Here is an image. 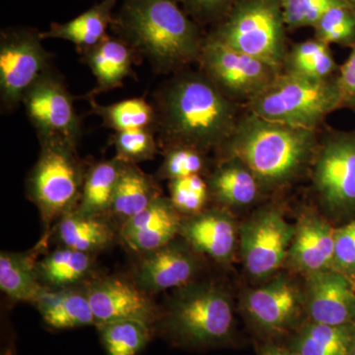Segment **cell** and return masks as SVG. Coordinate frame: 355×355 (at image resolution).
Segmentation results:
<instances>
[{
    "mask_svg": "<svg viewBox=\"0 0 355 355\" xmlns=\"http://www.w3.org/2000/svg\"><path fill=\"white\" fill-rule=\"evenodd\" d=\"M159 146L181 144L203 153L222 147L238 123L234 103L202 71H179L154 94Z\"/></svg>",
    "mask_w": 355,
    "mask_h": 355,
    "instance_id": "6da1fadb",
    "label": "cell"
},
{
    "mask_svg": "<svg viewBox=\"0 0 355 355\" xmlns=\"http://www.w3.org/2000/svg\"><path fill=\"white\" fill-rule=\"evenodd\" d=\"M111 30L160 74L198 62L205 39L176 0H123Z\"/></svg>",
    "mask_w": 355,
    "mask_h": 355,
    "instance_id": "7a4b0ae2",
    "label": "cell"
},
{
    "mask_svg": "<svg viewBox=\"0 0 355 355\" xmlns=\"http://www.w3.org/2000/svg\"><path fill=\"white\" fill-rule=\"evenodd\" d=\"M315 130L292 127L251 114L237 125L223 148L241 161L258 182L284 183L300 170L314 149Z\"/></svg>",
    "mask_w": 355,
    "mask_h": 355,
    "instance_id": "3957f363",
    "label": "cell"
},
{
    "mask_svg": "<svg viewBox=\"0 0 355 355\" xmlns=\"http://www.w3.org/2000/svg\"><path fill=\"white\" fill-rule=\"evenodd\" d=\"M41 150L27 179L28 198L39 209L46 226L53 229L60 217L78 207L87 168L76 144L65 140L40 141Z\"/></svg>",
    "mask_w": 355,
    "mask_h": 355,
    "instance_id": "277c9868",
    "label": "cell"
},
{
    "mask_svg": "<svg viewBox=\"0 0 355 355\" xmlns=\"http://www.w3.org/2000/svg\"><path fill=\"white\" fill-rule=\"evenodd\" d=\"M252 114L265 120L315 130L342 104L336 80L284 72L250 100Z\"/></svg>",
    "mask_w": 355,
    "mask_h": 355,
    "instance_id": "5b68a950",
    "label": "cell"
},
{
    "mask_svg": "<svg viewBox=\"0 0 355 355\" xmlns=\"http://www.w3.org/2000/svg\"><path fill=\"white\" fill-rule=\"evenodd\" d=\"M286 29L282 0H237L209 36L280 69Z\"/></svg>",
    "mask_w": 355,
    "mask_h": 355,
    "instance_id": "8992f818",
    "label": "cell"
},
{
    "mask_svg": "<svg viewBox=\"0 0 355 355\" xmlns=\"http://www.w3.org/2000/svg\"><path fill=\"white\" fill-rule=\"evenodd\" d=\"M232 324V307L226 294L216 287L200 286L178 294L156 327L179 342L202 347L224 340Z\"/></svg>",
    "mask_w": 355,
    "mask_h": 355,
    "instance_id": "52a82bcc",
    "label": "cell"
},
{
    "mask_svg": "<svg viewBox=\"0 0 355 355\" xmlns=\"http://www.w3.org/2000/svg\"><path fill=\"white\" fill-rule=\"evenodd\" d=\"M41 32L29 27H10L0 33V105L12 113L24 95L46 70L53 55L44 48Z\"/></svg>",
    "mask_w": 355,
    "mask_h": 355,
    "instance_id": "ba28073f",
    "label": "cell"
},
{
    "mask_svg": "<svg viewBox=\"0 0 355 355\" xmlns=\"http://www.w3.org/2000/svg\"><path fill=\"white\" fill-rule=\"evenodd\" d=\"M200 71L229 99L251 100L279 76L280 69L205 37L198 58Z\"/></svg>",
    "mask_w": 355,
    "mask_h": 355,
    "instance_id": "9c48e42d",
    "label": "cell"
},
{
    "mask_svg": "<svg viewBox=\"0 0 355 355\" xmlns=\"http://www.w3.org/2000/svg\"><path fill=\"white\" fill-rule=\"evenodd\" d=\"M22 105L39 141L65 140L78 144L83 130L74 97L55 67L46 70L33 84Z\"/></svg>",
    "mask_w": 355,
    "mask_h": 355,
    "instance_id": "30bf717a",
    "label": "cell"
},
{
    "mask_svg": "<svg viewBox=\"0 0 355 355\" xmlns=\"http://www.w3.org/2000/svg\"><path fill=\"white\" fill-rule=\"evenodd\" d=\"M89 302L96 324L116 321H139L155 330L160 309L150 294L140 288L132 279L116 277H93L86 282Z\"/></svg>",
    "mask_w": 355,
    "mask_h": 355,
    "instance_id": "8fae6325",
    "label": "cell"
},
{
    "mask_svg": "<svg viewBox=\"0 0 355 355\" xmlns=\"http://www.w3.org/2000/svg\"><path fill=\"white\" fill-rule=\"evenodd\" d=\"M295 229L275 210H265L249 222L242 232V251L248 272L261 279L286 260Z\"/></svg>",
    "mask_w": 355,
    "mask_h": 355,
    "instance_id": "7c38bea8",
    "label": "cell"
},
{
    "mask_svg": "<svg viewBox=\"0 0 355 355\" xmlns=\"http://www.w3.org/2000/svg\"><path fill=\"white\" fill-rule=\"evenodd\" d=\"M314 180L331 209L355 205V133H343L326 141L318 155Z\"/></svg>",
    "mask_w": 355,
    "mask_h": 355,
    "instance_id": "4fadbf2b",
    "label": "cell"
},
{
    "mask_svg": "<svg viewBox=\"0 0 355 355\" xmlns=\"http://www.w3.org/2000/svg\"><path fill=\"white\" fill-rule=\"evenodd\" d=\"M198 270L197 258L188 249L172 241L154 251L139 254L130 279L151 294L188 286Z\"/></svg>",
    "mask_w": 355,
    "mask_h": 355,
    "instance_id": "5bb4252c",
    "label": "cell"
},
{
    "mask_svg": "<svg viewBox=\"0 0 355 355\" xmlns=\"http://www.w3.org/2000/svg\"><path fill=\"white\" fill-rule=\"evenodd\" d=\"M181 214L170 198L160 197L119 228V239L130 251L148 253L165 246L181 231Z\"/></svg>",
    "mask_w": 355,
    "mask_h": 355,
    "instance_id": "9a60e30c",
    "label": "cell"
},
{
    "mask_svg": "<svg viewBox=\"0 0 355 355\" xmlns=\"http://www.w3.org/2000/svg\"><path fill=\"white\" fill-rule=\"evenodd\" d=\"M308 309L315 323L349 326L355 319V292L347 277L334 270L312 273Z\"/></svg>",
    "mask_w": 355,
    "mask_h": 355,
    "instance_id": "2e32d148",
    "label": "cell"
},
{
    "mask_svg": "<svg viewBox=\"0 0 355 355\" xmlns=\"http://www.w3.org/2000/svg\"><path fill=\"white\" fill-rule=\"evenodd\" d=\"M77 51L96 79V87L87 95L88 99L121 87L139 58L123 40L109 34L94 46Z\"/></svg>",
    "mask_w": 355,
    "mask_h": 355,
    "instance_id": "e0dca14e",
    "label": "cell"
},
{
    "mask_svg": "<svg viewBox=\"0 0 355 355\" xmlns=\"http://www.w3.org/2000/svg\"><path fill=\"white\" fill-rule=\"evenodd\" d=\"M180 233L193 249L216 261H228L234 251V223L228 214L220 210L202 211L182 221Z\"/></svg>",
    "mask_w": 355,
    "mask_h": 355,
    "instance_id": "ac0fdd59",
    "label": "cell"
},
{
    "mask_svg": "<svg viewBox=\"0 0 355 355\" xmlns=\"http://www.w3.org/2000/svg\"><path fill=\"white\" fill-rule=\"evenodd\" d=\"M60 246L95 254L119 238L118 226L109 216H87L76 210L64 214L53 227Z\"/></svg>",
    "mask_w": 355,
    "mask_h": 355,
    "instance_id": "d6986e66",
    "label": "cell"
},
{
    "mask_svg": "<svg viewBox=\"0 0 355 355\" xmlns=\"http://www.w3.org/2000/svg\"><path fill=\"white\" fill-rule=\"evenodd\" d=\"M336 229L317 216H306L294 232L291 253L300 270L323 272L333 266Z\"/></svg>",
    "mask_w": 355,
    "mask_h": 355,
    "instance_id": "ffe728a7",
    "label": "cell"
},
{
    "mask_svg": "<svg viewBox=\"0 0 355 355\" xmlns=\"http://www.w3.org/2000/svg\"><path fill=\"white\" fill-rule=\"evenodd\" d=\"M34 304L44 323L57 330L96 324L85 286L60 289L46 287Z\"/></svg>",
    "mask_w": 355,
    "mask_h": 355,
    "instance_id": "44dd1931",
    "label": "cell"
},
{
    "mask_svg": "<svg viewBox=\"0 0 355 355\" xmlns=\"http://www.w3.org/2000/svg\"><path fill=\"white\" fill-rule=\"evenodd\" d=\"M160 197L162 191L155 177L142 171L137 164L125 163L116 184L109 217L119 229L121 224Z\"/></svg>",
    "mask_w": 355,
    "mask_h": 355,
    "instance_id": "7402d4cb",
    "label": "cell"
},
{
    "mask_svg": "<svg viewBox=\"0 0 355 355\" xmlns=\"http://www.w3.org/2000/svg\"><path fill=\"white\" fill-rule=\"evenodd\" d=\"M118 1L101 0L74 19L51 23L46 31L41 32L42 38L64 40L76 44L77 50L90 48L108 35Z\"/></svg>",
    "mask_w": 355,
    "mask_h": 355,
    "instance_id": "603a6c76",
    "label": "cell"
},
{
    "mask_svg": "<svg viewBox=\"0 0 355 355\" xmlns=\"http://www.w3.org/2000/svg\"><path fill=\"white\" fill-rule=\"evenodd\" d=\"M295 289L284 280H275L249 294L246 308L263 328L280 331L291 323L297 310Z\"/></svg>",
    "mask_w": 355,
    "mask_h": 355,
    "instance_id": "cb8c5ba5",
    "label": "cell"
},
{
    "mask_svg": "<svg viewBox=\"0 0 355 355\" xmlns=\"http://www.w3.org/2000/svg\"><path fill=\"white\" fill-rule=\"evenodd\" d=\"M94 254L58 246L37 261V270L44 286L51 289L78 286L91 279Z\"/></svg>",
    "mask_w": 355,
    "mask_h": 355,
    "instance_id": "d4e9b609",
    "label": "cell"
},
{
    "mask_svg": "<svg viewBox=\"0 0 355 355\" xmlns=\"http://www.w3.org/2000/svg\"><path fill=\"white\" fill-rule=\"evenodd\" d=\"M123 164L114 157L89 166L77 212L87 216H109Z\"/></svg>",
    "mask_w": 355,
    "mask_h": 355,
    "instance_id": "484cf974",
    "label": "cell"
},
{
    "mask_svg": "<svg viewBox=\"0 0 355 355\" xmlns=\"http://www.w3.org/2000/svg\"><path fill=\"white\" fill-rule=\"evenodd\" d=\"M46 287L37 270L32 254L2 252L0 254V289L14 301L34 304Z\"/></svg>",
    "mask_w": 355,
    "mask_h": 355,
    "instance_id": "4316f807",
    "label": "cell"
},
{
    "mask_svg": "<svg viewBox=\"0 0 355 355\" xmlns=\"http://www.w3.org/2000/svg\"><path fill=\"white\" fill-rule=\"evenodd\" d=\"M209 188L219 202L241 207L254 202L258 193V180L241 161L230 158L217 167L210 178Z\"/></svg>",
    "mask_w": 355,
    "mask_h": 355,
    "instance_id": "83f0119b",
    "label": "cell"
},
{
    "mask_svg": "<svg viewBox=\"0 0 355 355\" xmlns=\"http://www.w3.org/2000/svg\"><path fill=\"white\" fill-rule=\"evenodd\" d=\"M89 103L91 111L102 119L105 127L116 132L135 128H150L155 132V109L144 98H132L107 106L97 104L94 98H89Z\"/></svg>",
    "mask_w": 355,
    "mask_h": 355,
    "instance_id": "f1b7e54d",
    "label": "cell"
},
{
    "mask_svg": "<svg viewBox=\"0 0 355 355\" xmlns=\"http://www.w3.org/2000/svg\"><path fill=\"white\" fill-rule=\"evenodd\" d=\"M284 64L286 72L313 79H330L336 69L329 44L318 39L294 46Z\"/></svg>",
    "mask_w": 355,
    "mask_h": 355,
    "instance_id": "f546056e",
    "label": "cell"
},
{
    "mask_svg": "<svg viewBox=\"0 0 355 355\" xmlns=\"http://www.w3.org/2000/svg\"><path fill=\"white\" fill-rule=\"evenodd\" d=\"M107 355H137L150 342L154 329L139 321L97 324Z\"/></svg>",
    "mask_w": 355,
    "mask_h": 355,
    "instance_id": "4dcf8cb0",
    "label": "cell"
},
{
    "mask_svg": "<svg viewBox=\"0 0 355 355\" xmlns=\"http://www.w3.org/2000/svg\"><path fill=\"white\" fill-rule=\"evenodd\" d=\"M352 333L349 326L313 324L297 343L298 355H350Z\"/></svg>",
    "mask_w": 355,
    "mask_h": 355,
    "instance_id": "1f68e13d",
    "label": "cell"
},
{
    "mask_svg": "<svg viewBox=\"0 0 355 355\" xmlns=\"http://www.w3.org/2000/svg\"><path fill=\"white\" fill-rule=\"evenodd\" d=\"M155 132L150 128H135L114 133L113 144L116 156L125 163L139 164L153 160L158 153L159 142Z\"/></svg>",
    "mask_w": 355,
    "mask_h": 355,
    "instance_id": "d6a6232c",
    "label": "cell"
},
{
    "mask_svg": "<svg viewBox=\"0 0 355 355\" xmlns=\"http://www.w3.org/2000/svg\"><path fill=\"white\" fill-rule=\"evenodd\" d=\"M316 39L331 44H355V11L349 3L329 9L314 27Z\"/></svg>",
    "mask_w": 355,
    "mask_h": 355,
    "instance_id": "836d02e7",
    "label": "cell"
},
{
    "mask_svg": "<svg viewBox=\"0 0 355 355\" xmlns=\"http://www.w3.org/2000/svg\"><path fill=\"white\" fill-rule=\"evenodd\" d=\"M170 200L180 214L193 216L203 211L209 198V184L200 175L169 181Z\"/></svg>",
    "mask_w": 355,
    "mask_h": 355,
    "instance_id": "e575fe53",
    "label": "cell"
},
{
    "mask_svg": "<svg viewBox=\"0 0 355 355\" xmlns=\"http://www.w3.org/2000/svg\"><path fill=\"white\" fill-rule=\"evenodd\" d=\"M164 160L159 168L157 177L161 180L179 179L200 175L205 170L203 151L193 147L174 144L163 147Z\"/></svg>",
    "mask_w": 355,
    "mask_h": 355,
    "instance_id": "d590c367",
    "label": "cell"
},
{
    "mask_svg": "<svg viewBox=\"0 0 355 355\" xmlns=\"http://www.w3.org/2000/svg\"><path fill=\"white\" fill-rule=\"evenodd\" d=\"M345 3L349 2L347 0H282L284 22L288 29L314 28L329 9Z\"/></svg>",
    "mask_w": 355,
    "mask_h": 355,
    "instance_id": "8d00e7d4",
    "label": "cell"
},
{
    "mask_svg": "<svg viewBox=\"0 0 355 355\" xmlns=\"http://www.w3.org/2000/svg\"><path fill=\"white\" fill-rule=\"evenodd\" d=\"M331 268L345 277L355 275V219L343 227L336 229Z\"/></svg>",
    "mask_w": 355,
    "mask_h": 355,
    "instance_id": "74e56055",
    "label": "cell"
},
{
    "mask_svg": "<svg viewBox=\"0 0 355 355\" xmlns=\"http://www.w3.org/2000/svg\"><path fill=\"white\" fill-rule=\"evenodd\" d=\"M183 6L184 12L200 22L218 19L234 6L237 0H176Z\"/></svg>",
    "mask_w": 355,
    "mask_h": 355,
    "instance_id": "f35d334b",
    "label": "cell"
},
{
    "mask_svg": "<svg viewBox=\"0 0 355 355\" xmlns=\"http://www.w3.org/2000/svg\"><path fill=\"white\" fill-rule=\"evenodd\" d=\"M336 81L342 104L355 107V44L354 51L340 69Z\"/></svg>",
    "mask_w": 355,
    "mask_h": 355,
    "instance_id": "ab89813d",
    "label": "cell"
},
{
    "mask_svg": "<svg viewBox=\"0 0 355 355\" xmlns=\"http://www.w3.org/2000/svg\"><path fill=\"white\" fill-rule=\"evenodd\" d=\"M263 355H298L297 354H293V352H286V350L279 349H270L266 350Z\"/></svg>",
    "mask_w": 355,
    "mask_h": 355,
    "instance_id": "60d3db41",
    "label": "cell"
},
{
    "mask_svg": "<svg viewBox=\"0 0 355 355\" xmlns=\"http://www.w3.org/2000/svg\"><path fill=\"white\" fill-rule=\"evenodd\" d=\"M347 1H349V3L352 4V6L354 7H354H355V0H347Z\"/></svg>",
    "mask_w": 355,
    "mask_h": 355,
    "instance_id": "b9f144b4",
    "label": "cell"
},
{
    "mask_svg": "<svg viewBox=\"0 0 355 355\" xmlns=\"http://www.w3.org/2000/svg\"><path fill=\"white\" fill-rule=\"evenodd\" d=\"M350 355H355V345L352 347V352H350Z\"/></svg>",
    "mask_w": 355,
    "mask_h": 355,
    "instance_id": "7bdbcfd3",
    "label": "cell"
},
{
    "mask_svg": "<svg viewBox=\"0 0 355 355\" xmlns=\"http://www.w3.org/2000/svg\"><path fill=\"white\" fill-rule=\"evenodd\" d=\"M354 11H355V7H354Z\"/></svg>",
    "mask_w": 355,
    "mask_h": 355,
    "instance_id": "ee69618b",
    "label": "cell"
}]
</instances>
